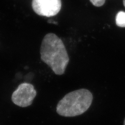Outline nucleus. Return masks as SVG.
<instances>
[{
    "instance_id": "nucleus-3",
    "label": "nucleus",
    "mask_w": 125,
    "mask_h": 125,
    "mask_svg": "<svg viewBox=\"0 0 125 125\" xmlns=\"http://www.w3.org/2000/svg\"><path fill=\"white\" fill-rule=\"evenodd\" d=\"M36 94L34 86L25 83L19 85L12 94L11 99L14 104L21 107H27L32 104Z\"/></svg>"
},
{
    "instance_id": "nucleus-7",
    "label": "nucleus",
    "mask_w": 125,
    "mask_h": 125,
    "mask_svg": "<svg viewBox=\"0 0 125 125\" xmlns=\"http://www.w3.org/2000/svg\"><path fill=\"white\" fill-rule=\"evenodd\" d=\"M123 4L124 5L125 7V0H123Z\"/></svg>"
},
{
    "instance_id": "nucleus-5",
    "label": "nucleus",
    "mask_w": 125,
    "mask_h": 125,
    "mask_svg": "<svg viewBox=\"0 0 125 125\" xmlns=\"http://www.w3.org/2000/svg\"><path fill=\"white\" fill-rule=\"evenodd\" d=\"M116 24L117 26L125 27V12L123 11L119 12L116 16Z\"/></svg>"
},
{
    "instance_id": "nucleus-8",
    "label": "nucleus",
    "mask_w": 125,
    "mask_h": 125,
    "mask_svg": "<svg viewBox=\"0 0 125 125\" xmlns=\"http://www.w3.org/2000/svg\"><path fill=\"white\" fill-rule=\"evenodd\" d=\"M124 125H125V120H124Z\"/></svg>"
},
{
    "instance_id": "nucleus-4",
    "label": "nucleus",
    "mask_w": 125,
    "mask_h": 125,
    "mask_svg": "<svg viewBox=\"0 0 125 125\" xmlns=\"http://www.w3.org/2000/svg\"><path fill=\"white\" fill-rule=\"evenodd\" d=\"M62 7L61 0H32V8L37 14L47 17L56 15Z\"/></svg>"
},
{
    "instance_id": "nucleus-6",
    "label": "nucleus",
    "mask_w": 125,
    "mask_h": 125,
    "mask_svg": "<svg viewBox=\"0 0 125 125\" xmlns=\"http://www.w3.org/2000/svg\"><path fill=\"white\" fill-rule=\"evenodd\" d=\"M106 0H90V2L95 7H101L105 3Z\"/></svg>"
},
{
    "instance_id": "nucleus-1",
    "label": "nucleus",
    "mask_w": 125,
    "mask_h": 125,
    "mask_svg": "<svg viewBox=\"0 0 125 125\" xmlns=\"http://www.w3.org/2000/svg\"><path fill=\"white\" fill-rule=\"evenodd\" d=\"M41 59L58 75L64 74L69 57L64 44L58 36L49 33L43 39L40 51Z\"/></svg>"
},
{
    "instance_id": "nucleus-2",
    "label": "nucleus",
    "mask_w": 125,
    "mask_h": 125,
    "mask_svg": "<svg viewBox=\"0 0 125 125\" xmlns=\"http://www.w3.org/2000/svg\"><path fill=\"white\" fill-rule=\"evenodd\" d=\"M93 101L92 93L88 89L76 90L66 94L59 102L56 111L63 117H75L86 112Z\"/></svg>"
}]
</instances>
